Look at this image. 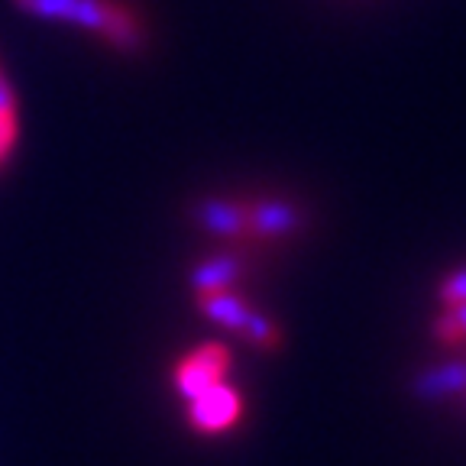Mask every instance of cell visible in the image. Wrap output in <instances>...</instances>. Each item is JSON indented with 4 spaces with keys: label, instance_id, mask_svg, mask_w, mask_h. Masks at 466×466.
I'll return each instance as SVG.
<instances>
[{
    "label": "cell",
    "instance_id": "1",
    "mask_svg": "<svg viewBox=\"0 0 466 466\" xmlns=\"http://www.w3.org/2000/svg\"><path fill=\"white\" fill-rule=\"evenodd\" d=\"M20 14L46 23L75 26L116 52H139L146 46V23L124 0H10Z\"/></svg>",
    "mask_w": 466,
    "mask_h": 466
},
{
    "label": "cell",
    "instance_id": "2",
    "mask_svg": "<svg viewBox=\"0 0 466 466\" xmlns=\"http://www.w3.org/2000/svg\"><path fill=\"white\" fill-rule=\"evenodd\" d=\"M233 370V353L224 340H208L191 347L185 357L175 360L172 366V389L178 399H195V395L208 392V389L220 386L230 379Z\"/></svg>",
    "mask_w": 466,
    "mask_h": 466
},
{
    "label": "cell",
    "instance_id": "3",
    "mask_svg": "<svg viewBox=\"0 0 466 466\" xmlns=\"http://www.w3.org/2000/svg\"><path fill=\"white\" fill-rule=\"evenodd\" d=\"M185 405H188L185 421H188V428L201 437L230 434V431L243 421V411H247V405H243V392L233 386L230 379L220 382V386L208 389V392L195 395V399H188Z\"/></svg>",
    "mask_w": 466,
    "mask_h": 466
},
{
    "label": "cell",
    "instance_id": "4",
    "mask_svg": "<svg viewBox=\"0 0 466 466\" xmlns=\"http://www.w3.org/2000/svg\"><path fill=\"white\" fill-rule=\"evenodd\" d=\"M247 224L249 240L279 243L301 230V211L299 204L285 198H259V201H247Z\"/></svg>",
    "mask_w": 466,
    "mask_h": 466
},
{
    "label": "cell",
    "instance_id": "5",
    "mask_svg": "<svg viewBox=\"0 0 466 466\" xmlns=\"http://www.w3.org/2000/svg\"><path fill=\"white\" fill-rule=\"evenodd\" d=\"M195 224L201 230L224 237V240H249V224H247V201L240 198H204L191 211Z\"/></svg>",
    "mask_w": 466,
    "mask_h": 466
},
{
    "label": "cell",
    "instance_id": "6",
    "mask_svg": "<svg viewBox=\"0 0 466 466\" xmlns=\"http://www.w3.org/2000/svg\"><path fill=\"white\" fill-rule=\"evenodd\" d=\"M198 311L204 314L208 320L220 324V328L240 334V328L253 318V308L243 295H237L233 289H218V291H198L195 295Z\"/></svg>",
    "mask_w": 466,
    "mask_h": 466
},
{
    "label": "cell",
    "instance_id": "7",
    "mask_svg": "<svg viewBox=\"0 0 466 466\" xmlns=\"http://www.w3.org/2000/svg\"><path fill=\"white\" fill-rule=\"evenodd\" d=\"M243 279V262L240 256H211L201 266H195L188 276L191 291H218V289H233Z\"/></svg>",
    "mask_w": 466,
    "mask_h": 466
},
{
    "label": "cell",
    "instance_id": "8",
    "mask_svg": "<svg viewBox=\"0 0 466 466\" xmlns=\"http://www.w3.org/2000/svg\"><path fill=\"white\" fill-rule=\"evenodd\" d=\"M240 337L249 343V347L262 350V353H276V350H282V343H285V334L279 330L276 320L266 318V314H259V311H253V318L243 324Z\"/></svg>",
    "mask_w": 466,
    "mask_h": 466
},
{
    "label": "cell",
    "instance_id": "9",
    "mask_svg": "<svg viewBox=\"0 0 466 466\" xmlns=\"http://www.w3.org/2000/svg\"><path fill=\"white\" fill-rule=\"evenodd\" d=\"M460 389H466V370L457 363L444 366L441 372H428L418 382V392L421 395H444V392H460Z\"/></svg>",
    "mask_w": 466,
    "mask_h": 466
},
{
    "label": "cell",
    "instance_id": "10",
    "mask_svg": "<svg viewBox=\"0 0 466 466\" xmlns=\"http://www.w3.org/2000/svg\"><path fill=\"white\" fill-rule=\"evenodd\" d=\"M434 337L447 347H457L466 340V305L447 308L441 318L434 320Z\"/></svg>",
    "mask_w": 466,
    "mask_h": 466
},
{
    "label": "cell",
    "instance_id": "11",
    "mask_svg": "<svg viewBox=\"0 0 466 466\" xmlns=\"http://www.w3.org/2000/svg\"><path fill=\"white\" fill-rule=\"evenodd\" d=\"M437 299H441L444 308L466 305V266L463 269H453L451 276L441 279V285H437Z\"/></svg>",
    "mask_w": 466,
    "mask_h": 466
},
{
    "label": "cell",
    "instance_id": "12",
    "mask_svg": "<svg viewBox=\"0 0 466 466\" xmlns=\"http://www.w3.org/2000/svg\"><path fill=\"white\" fill-rule=\"evenodd\" d=\"M16 120H20V116H16Z\"/></svg>",
    "mask_w": 466,
    "mask_h": 466
}]
</instances>
